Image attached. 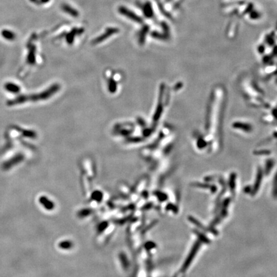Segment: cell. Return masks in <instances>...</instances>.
<instances>
[{"mask_svg": "<svg viewBox=\"0 0 277 277\" xmlns=\"http://www.w3.org/2000/svg\"><path fill=\"white\" fill-rule=\"evenodd\" d=\"M119 12L123 16L129 18L131 20L133 21H135L138 23H142V19L141 17L139 16H138L137 14H135L134 12H133L131 11L130 10L128 9L127 8L125 7H120L119 8Z\"/></svg>", "mask_w": 277, "mask_h": 277, "instance_id": "obj_1", "label": "cell"}, {"mask_svg": "<svg viewBox=\"0 0 277 277\" xmlns=\"http://www.w3.org/2000/svg\"><path fill=\"white\" fill-rule=\"evenodd\" d=\"M62 8L63 9V11L67 13L69 15H71V16L73 17H78V11H76V10L75 9H74L73 8H72L71 7H70L69 5H66V4H64L62 6Z\"/></svg>", "mask_w": 277, "mask_h": 277, "instance_id": "obj_2", "label": "cell"}, {"mask_svg": "<svg viewBox=\"0 0 277 277\" xmlns=\"http://www.w3.org/2000/svg\"><path fill=\"white\" fill-rule=\"evenodd\" d=\"M143 13H144L145 16L148 18H150L153 16V12L150 3H147L144 5V7H143Z\"/></svg>", "mask_w": 277, "mask_h": 277, "instance_id": "obj_3", "label": "cell"}, {"mask_svg": "<svg viewBox=\"0 0 277 277\" xmlns=\"http://www.w3.org/2000/svg\"><path fill=\"white\" fill-rule=\"evenodd\" d=\"M39 201H40L41 204H42L43 205L44 207H45L46 209H51V208L52 207V204L45 197H41L40 198H39Z\"/></svg>", "mask_w": 277, "mask_h": 277, "instance_id": "obj_4", "label": "cell"}, {"mask_svg": "<svg viewBox=\"0 0 277 277\" xmlns=\"http://www.w3.org/2000/svg\"><path fill=\"white\" fill-rule=\"evenodd\" d=\"M3 36L7 38V39H12L14 37V35L12 32H9L8 30H5L3 32Z\"/></svg>", "mask_w": 277, "mask_h": 277, "instance_id": "obj_5", "label": "cell"}, {"mask_svg": "<svg viewBox=\"0 0 277 277\" xmlns=\"http://www.w3.org/2000/svg\"><path fill=\"white\" fill-rule=\"evenodd\" d=\"M41 1L43 3H48L49 1V0H41Z\"/></svg>", "mask_w": 277, "mask_h": 277, "instance_id": "obj_6", "label": "cell"}]
</instances>
